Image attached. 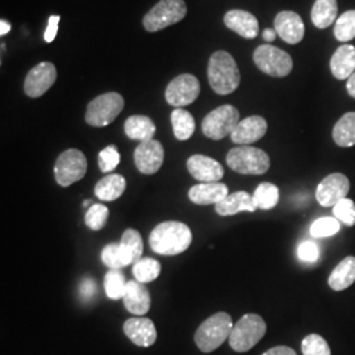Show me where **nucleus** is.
I'll use <instances>...</instances> for the list:
<instances>
[{
	"instance_id": "obj_21",
	"label": "nucleus",
	"mask_w": 355,
	"mask_h": 355,
	"mask_svg": "<svg viewBox=\"0 0 355 355\" xmlns=\"http://www.w3.org/2000/svg\"><path fill=\"white\" fill-rule=\"evenodd\" d=\"M228 186L221 182L199 183L189 191V198L192 203L198 205L218 204L228 196Z\"/></svg>"
},
{
	"instance_id": "obj_11",
	"label": "nucleus",
	"mask_w": 355,
	"mask_h": 355,
	"mask_svg": "<svg viewBox=\"0 0 355 355\" xmlns=\"http://www.w3.org/2000/svg\"><path fill=\"white\" fill-rule=\"evenodd\" d=\"M200 94V83L196 76L182 74L173 79L166 89V102L173 107L182 108L192 104Z\"/></svg>"
},
{
	"instance_id": "obj_29",
	"label": "nucleus",
	"mask_w": 355,
	"mask_h": 355,
	"mask_svg": "<svg viewBox=\"0 0 355 355\" xmlns=\"http://www.w3.org/2000/svg\"><path fill=\"white\" fill-rule=\"evenodd\" d=\"M333 140L341 148L355 145V112H347L333 128Z\"/></svg>"
},
{
	"instance_id": "obj_22",
	"label": "nucleus",
	"mask_w": 355,
	"mask_h": 355,
	"mask_svg": "<svg viewBox=\"0 0 355 355\" xmlns=\"http://www.w3.org/2000/svg\"><path fill=\"white\" fill-rule=\"evenodd\" d=\"M330 70L336 79H349L355 73V46L343 44L330 60Z\"/></svg>"
},
{
	"instance_id": "obj_4",
	"label": "nucleus",
	"mask_w": 355,
	"mask_h": 355,
	"mask_svg": "<svg viewBox=\"0 0 355 355\" xmlns=\"http://www.w3.org/2000/svg\"><path fill=\"white\" fill-rule=\"evenodd\" d=\"M266 333V322L258 315H245L237 321L229 336V345L234 352L245 353L253 349Z\"/></svg>"
},
{
	"instance_id": "obj_16",
	"label": "nucleus",
	"mask_w": 355,
	"mask_h": 355,
	"mask_svg": "<svg viewBox=\"0 0 355 355\" xmlns=\"http://www.w3.org/2000/svg\"><path fill=\"white\" fill-rule=\"evenodd\" d=\"M274 24L278 36L287 44L295 45L304 38V23L296 12L282 11L277 15Z\"/></svg>"
},
{
	"instance_id": "obj_19",
	"label": "nucleus",
	"mask_w": 355,
	"mask_h": 355,
	"mask_svg": "<svg viewBox=\"0 0 355 355\" xmlns=\"http://www.w3.org/2000/svg\"><path fill=\"white\" fill-rule=\"evenodd\" d=\"M128 312L135 316H144L149 312L152 299L148 288L137 280H130L127 283V290L123 297Z\"/></svg>"
},
{
	"instance_id": "obj_43",
	"label": "nucleus",
	"mask_w": 355,
	"mask_h": 355,
	"mask_svg": "<svg viewBox=\"0 0 355 355\" xmlns=\"http://www.w3.org/2000/svg\"><path fill=\"white\" fill-rule=\"evenodd\" d=\"M60 20H61V17H60V16H57V15H53V16L49 17L48 28H46V31H45V35H44V38H45V41H46L48 44L53 42V41H54V38H55V36H57Z\"/></svg>"
},
{
	"instance_id": "obj_35",
	"label": "nucleus",
	"mask_w": 355,
	"mask_h": 355,
	"mask_svg": "<svg viewBox=\"0 0 355 355\" xmlns=\"http://www.w3.org/2000/svg\"><path fill=\"white\" fill-rule=\"evenodd\" d=\"M108 216H110V211L105 205L94 204L86 212L85 221H86V225L91 230H101L105 227V224L108 221Z\"/></svg>"
},
{
	"instance_id": "obj_32",
	"label": "nucleus",
	"mask_w": 355,
	"mask_h": 355,
	"mask_svg": "<svg viewBox=\"0 0 355 355\" xmlns=\"http://www.w3.org/2000/svg\"><path fill=\"white\" fill-rule=\"evenodd\" d=\"M104 290L108 299L120 300L124 297L127 282L120 270H110L104 278Z\"/></svg>"
},
{
	"instance_id": "obj_9",
	"label": "nucleus",
	"mask_w": 355,
	"mask_h": 355,
	"mask_svg": "<svg viewBox=\"0 0 355 355\" xmlns=\"http://www.w3.org/2000/svg\"><path fill=\"white\" fill-rule=\"evenodd\" d=\"M253 60L262 73L275 78L288 76L293 67L291 55L270 44L258 46L254 51Z\"/></svg>"
},
{
	"instance_id": "obj_25",
	"label": "nucleus",
	"mask_w": 355,
	"mask_h": 355,
	"mask_svg": "<svg viewBox=\"0 0 355 355\" xmlns=\"http://www.w3.org/2000/svg\"><path fill=\"white\" fill-rule=\"evenodd\" d=\"M124 130L130 140L145 142V141L153 140V136L155 135V125L150 117L136 114V116L128 117L124 124Z\"/></svg>"
},
{
	"instance_id": "obj_36",
	"label": "nucleus",
	"mask_w": 355,
	"mask_h": 355,
	"mask_svg": "<svg viewBox=\"0 0 355 355\" xmlns=\"http://www.w3.org/2000/svg\"><path fill=\"white\" fill-rule=\"evenodd\" d=\"M103 263L110 270H120L121 267H127L124 254L121 252L120 243H110L102 250Z\"/></svg>"
},
{
	"instance_id": "obj_45",
	"label": "nucleus",
	"mask_w": 355,
	"mask_h": 355,
	"mask_svg": "<svg viewBox=\"0 0 355 355\" xmlns=\"http://www.w3.org/2000/svg\"><path fill=\"white\" fill-rule=\"evenodd\" d=\"M278 36V33H277V31L275 29H270V28H267L263 31V33H262V37L267 42H272L275 38Z\"/></svg>"
},
{
	"instance_id": "obj_1",
	"label": "nucleus",
	"mask_w": 355,
	"mask_h": 355,
	"mask_svg": "<svg viewBox=\"0 0 355 355\" xmlns=\"http://www.w3.org/2000/svg\"><path fill=\"white\" fill-rule=\"evenodd\" d=\"M192 242L190 228L179 221H165L153 229L149 243L153 252L161 255H178L186 252Z\"/></svg>"
},
{
	"instance_id": "obj_33",
	"label": "nucleus",
	"mask_w": 355,
	"mask_h": 355,
	"mask_svg": "<svg viewBox=\"0 0 355 355\" xmlns=\"http://www.w3.org/2000/svg\"><path fill=\"white\" fill-rule=\"evenodd\" d=\"M161 274V265L153 258H141L133 265V275L140 283H150Z\"/></svg>"
},
{
	"instance_id": "obj_13",
	"label": "nucleus",
	"mask_w": 355,
	"mask_h": 355,
	"mask_svg": "<svg viewBox=\"0 0 355 355\" xmlns=\"http://www.w3.org/2000/svg\"><path fill=\"white\" fill-rule=\"evenodd\" d=\"M165 150L159 141L149 140L141 142L135 150V164L139 171L146 175L155 174L164 165Z\"/></svg>"
},
{
	"instance_id": "obj_7",
	"label": "nucleus",
	"mask_w": 355,
	"mask_h": 355,
	"mask_svg": "<svg viewBox=\"0 0 355 355\" xmlns=\"http://www.w3.org/2000/svg\"><path fill=\"white\" fill-rule=\"evenodd\" d=\"M124 108V98L117 92H107L89 102L86 123L91 127L103 128L114 123Z\"/></svg>"
},
{
	"instance_id": "obj_41",
	"label": "nucleus",
	"mask_w": 355,
	"mask_h": 355,
	"mask_svg": "<svg viewBox=\"0 0 355 355\" xmlns=\"http://www.w3.org/2000/svg\"><path fill=\"white\" fill-rule=\"evenodd\" d=\"M297 255L299 259L306 262V263H315L320 257V250L316 243L311 241H305L300 243L299 249H297Z\"/></svg>"
},
{
	"instance_id": "obj_26",
	"label": "nucleus",
	"mask_w": 355,
	"mask_h": 355,
	"mask_svg": "<svg viewBox=\"0 0 355 355\" xmlns=\"http://www.w3.org/2000/svg\"><path fill=\"white\" fill-rule=\"evenodd\" d=\"M329 286L334 291H343L355 282V257H346L330 274Z\"/></svg>"
},
{
	"instance_id": "obj_10",
	"label": "nucleus",
	"mask_w": 355,
	"mask_h": 355,
	"mask_svg": "<svg viewBox=\"0 0 355 355\" xmlns=\"http://www.w3.org/2000/svg\"><path fill=\"white\" fill-rule=\"evenodd\" d=\"M87 159L78 149H69L62 153L54 166V175L60 186L69 187L86 175Z\"/></svg>"
},
{
	"instance_id": "obj_18",
	"label": "nucleus",
	"mask_w": 355,
	"mask_h": 355,
	"mask_svg": "<svg viewBox=\"0 0 355 355\" xmlns=\"http://www.w3.org/2000/svg\"><path fill=\"white\" fill-rule=\"evenodd\" d=\"M124 333L132 343L140 347H149L157 340L155 325L150 318H129L124 324Z\"/></svg>"
},
{
	"instance_id": "obj_5",
	"label": "nucleus",
	"mask_w": 355,
	"mask_h": 355,
	"mask_svg": "<svg viewBox=\"0 0 355 355\" xmlns=\"http://www.w3.org/2000/svg\"><path fill=\"white\" fill-rule=\"evenodd\" d=\"M227 164L239 174L261 175L270 168V157L262 149L242 145L228 153Z\"/></svg>"
},
{
	"instance_id": "obj_27",
	"label": "nucleus",
	"mask_w": 355,
	"mask_h": 355,
	"mask_svg": "<svg viewBox=\"0 0 355 355\" xmlns=\"http://www.w3.org/2000/svg\"><path fill=\"white\" fill-rule=\"evenodd\" d=\"M337 12H338L337 0H316L312 7L311 19L316 28L325 29L331 26L333 21L337 19Z\"/></svg>"
},
{
	"instance_id": "obj_42",
	"label": "nucleus",
	"mask_w": 355,
	"mask_h": 355,
	"mask_svg": "<svg viewBox=\"0 0 355 355\" xmlns=\"http://www.w3.org/2000/svg\"><path fill=\"white\" fill-rule=\"evenodd\" d=\"M96 293V283L91 278H85L79 284V295L83 300H89Z\"/></svg>"
},
{
	"instance_id": "obj_6",
	"label": "nucleus",
	"mask_w": 355,
	"mask_h": 355,
	"mask_svg": "<svg viewBox=\"0 0 355 355\" xmlns=\"http://www.w3.org/2000/svg\"><path fill=\"white\" fill-rule=\"evenodd\" d=\"M187 15L183 0H161L144 16L142 24L148 32H158L182 21Z\"/></svg>"
},
{
	"instance_id": "obj_44",
	"label": "nucleus",
	"mask_w": 355,
	"mask_h": 355,
	"mask_svg": "<svg viewBox=\"0 0 355 355\" xmlns=\"http://www.w3.org/2000/svg\"><path fill=\"white\" fill-rule=\"evenodd\" d=\"M262 355H296V353L292 350L291 347L277 346V347L267 350L266 353H263Z\"/></svg>"
},
{
	"instance_id": "obj_12",
	"label": "nucleus",
	"mask_w": 355,
	"mask_h": 355,
	"mask_svg": "<svg viewBox=\"0 0 355 355\" xmlns=\"http://www.w3.org/2000/svg\"><path fill=\"white\" fill-rule=\"evenodd\" d=\"M350 190V182L346 175L341 173L330 174L324 178L316 191V199L322 207H334L343 199Z\"/></svg>"
},
{
	"instance_id": "obj_38",
	"label": "nucleus",
	"mask_w": 355,
	"mask_h": 355,
	"mask_svg": "<svg viewBox=\"0 0 355 355\" xmlns=\"http://www.w3.org/2000/svg\"><path fill=\"white\" fill-rule=\"evenodd\" d=\"M303 355H330L328 343L318 334L306 336L302 343Z\"/></svg>"
},
{
	"instance_id": "obj_3",
	"label": "nucleus",
	"mask_w": 355,
	"mask_h": 355,
	"mask_svg": "<svg viewBox=\"0 0 355 355\" xmlns=\"http://www.w3.org/2000/svg\"><path fill=\"white\" fill-rule=\"evenodd\" d=\"M233 321L228 313L218 312L207 318L195 333V343L203 353H211L229 340Z\"/></svg>"
},
{
	"instance_id": "obj_2",
	"label": "nucleus",
	"mask_w": 355,
	"mask_h": 355,
	"mask_svg": "<svg viewBox=\"0 0 355 355\" xmlns=\"http://www.w3.org/2000/svg\"><path fill=\"white\" fill-rule=\"evenodd\" d=\"M208 80L218 95H229L240 86V70L228 51H217L208 62Z\"/></svg>"
},
{
	"instance_id": "obj_30",
	"label": "nucleus",
	"mask_w": 355,
	"mask_h": 355,
	"mask_svg": "<svg viewBox=\"0 0 355 355\" xmlns=\"http://www.w3.org/2000/svg\"><path fill=\"white\" fill-rule=\"evenodd\" d=\"M171 125L174 135L179 141H187L191 136L195 133V119L192 114L183 110V108H175L171 114Z\"/></svg>"
},
{
	"instance_id": "obj_17",
	"label": "nucleus",
	"mask_w": 355,
	"mask_h": 355,
	"mask_svg": "<svg viewBox=\"0 0 355 355\" xmlns=\"http://www.w3.org/2000/svg\"><path fill=\"white\" fill-rule=\"evenodd\" d=\"M267 132V121L262 116H250L241 120L230 135V139L237 145H250L261 140Z\"/></svg>"
},
{
	"instance_id": "obj_23",
	"label": "nucleus",
	"mask_w": 355,
	"mask_h": 355,
	"mask_svg": "<svg viewBox=\"0 0 355 355\" xmlns=\"http://www.w3.org/2000/svg\"><path fill=\"white\" fill-rule=\"evenodd\" d=\"M216 212L220 216H233L240 212H255L253 196L245 191L228 195L223 202L216 204Z\"/></svg>"
},
{
	"instance_id": "obj_14",
	"label": "nucleus",
	"mask_w": 355,
	"mask_h": 355,
	"mask_svg": "<svg viewBox=\"0 0 355 355\" xmlns=\"http://www.w3.org/2000/svg\"><path fill=\"white\" fill-rule=\"evenodd\" d=\"M55 66L51 62H41L26 74L24 91L29 98H40L55 83Z\"/></svg>"
},
{
	"instance_id": "obj_34",
	"label": "nucleus",
	"mask_w": 355,
	"mask_h": 355,
	"mask_svg": "<svg viewBox=\"0 0 355 355\" xmlns=\"http://www.w3.org/2000/svg\"><path fill=\"white\" fill-rule=\"evenodd\" d=\"M334 37L337 41L347 42L355 38V10L343 13L334 26Z\"/></svg>"
},
{
	"instance_id": "obj_20",
	"label": "nucleus",
	"mask_w": 355,
	"mask_h": 355,
	"mask_svg": "<svg viewBox=\"0 0 355 355\" xmlns=\"http://www.w3.org/2000/svg\"><path fill=\"white\" fill-rule=\"evenodd\" d=\"M224 23L230 31L236 32L241 37L252 40L258 36L259 24L253 13L242 10H232L225 13Z\"/></svg>"
},
{
	"instance_id": "obj_46",
	"label": "nucleus",
	"mask_w": 355,
	"mask_h": 355,
	"mask_svg": "<svg viewBox=\"0 0 355 355\" xmlns=\"http://www.w3.org/2000/svg\"><path fill=\"white\" fill-rule=\"evenodd\" d=\"M346 89H347L349 95L355 99V73L353 74V76H350L349 79H347V83H346Z\"/></svg>"
},
{
	"instance_id": "obj_28",
	"label": "nucleus",
	"mask_w": 355,
	"mask_h": 355,
	"mask_svg": "<svg viewBox=\"0 0 355 355\" xmlns=\"http://www.w3.org/2000/svg\"><path fill=\"white\" fill-rule=\"evenodd\" d=\"M120 248L124 254L128 266L135 265L142 258V252H144V242L140 233L136 229H127L123 233Z\"/></svg>"
},
{
	"instance_id": "obj_47",
	"label": "nucleus",
	"mask_w": 355,
	"mask_h": 355,
	"mask_svg": "<svg viewBox=\"0 0 355 355\" xmlns=\"http://www.w3.org/2000/svg\"><path fill=\"white\" fill-rule=\"evenodd\" d=\"M10 31H11V24L8 21H6V20H1L0 21V35L6 36Z\"/></svg>"
},
{
	"instance_id": "obj_8",
	"label": "nucleus",
	"mask_w": 355,
	"mask_h": 355,
	"mask_svg": "<svg viewBox=\"0 0 355 355\" xmlns=\"http://www.w3.org/2000/svg\"><path fill=\"white\" fill-rule=\"evenodd\" d=\"M240 123V112L236 107L225 104L204 117L202 130L211 140H223L230 136Z\"/></svg>"
},
{
	"instance_id": "obj_31",
	"label": "nucleus",
	"mask_w": 355,
	"mask_h": 355,
	"mask_svg": "<svg viewBox=\"0 0 355 355\" xmlns=\"http://www.w3.org/2000/svg\"><path fill=\"white\" fill-rule=\"evenodd\" d=\"M257 209H272L279 202V189L272 183H261L253 195Z\"/></svg>"
},
{
	"instance_id": "obj_39",
	"label": "nucleus",
	"mask_w": 355,
	"mask_h": 355,
	"mask_svg": "<svg viewBox=\"0 0 355 355\" xmlns=\"http://www.w3.org/2000/svg\"><path fill=\"white\" fill-rule=\"evenodd\" d=\"M333 214L338 221H343L346 225L353 227L355 224V204L350 199H343L333 207Z\"/></svg>"
},
{
	"instance_id": "obj_24",
	"label": "nucleus",
	"mask_w": 355,
	"mask_h": 355,
	"mask_svg": "<svg viewBox=\"0 0 355 355\" xmlns=\"http://www.w3.org/2000/svg\"><path fill=\"white\" fill-rule=\"evenodd\" d=\"M125 187V178L120 174H110L96 183L95 195L102 202H114L124 193Z\"/></svg>"
},
{
	"instance_id": "obj_40",
	"label": "nucleus",
	"mask_w": 355,
	"mask_h": 355,
	"mask_svg": "<svg viewBox=\"0 0 355 355\" xmlns=\"http://www.w3.org/2000/svg\"><path fill=\"white\" fill-rule=\"evenodd\" d=\"M120 153L114 145H110L99 153V167L103 173H111L120 164Z\"/></svg>"
},
{
	"instance_id": "obj_15",
	"label": "nucleus",
	"mask_w": 355,
	"mask_h": 355,
	"mask_svg": "<svg viewBox=\"0 0 355 355\" xmlns=\"http://www.w3.org/2000/svg\"><path fill=\"white\" fill-rule=\"evenodd\" d=\"M187 168L191 175L202 183H214L224 177V167L214 158L202 154L191 155Z\"/></svg>"
},
{
	"instance_id": "obj_37",
	"label": "nucleus",
	"mask_w": 355,
	"mask_h": 355,
	"mask_svg": "<svg viewBox=\"0 0 355 355\" xmlns=\"http://www.w3.org/2000/svg\"><path fill=\"white\" fill-rule=\"evenodd\" d=\"M341 228L340 221L337 218L333 217H322L316 220L312 227H311V234L313 237H330L334 236L336 233H338V230Z\"/></svg>"
}]
</instances>
